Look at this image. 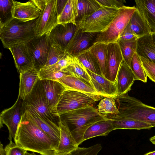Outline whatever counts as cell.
<instances>
[{
  "mask_svg": "<svg viewBox=\"0 0 155 155\" xmlns=\"http://www.w3.org/2000/svg\"><path fill=\"white\" fill-rule=\"evenodd\" d=\"M16 144L41 155H56L58 145L44 132L25 110L14 138Z\"/></svg>",
  "mask_w": 155,
  "mask_h": 155,
  "instance_id": "6da1fadb",
  "label": "cell"
},
{
  "mask_svg": "<svg viewBox=\"0 0 155 155\" xmlns=\"http://www.w3.org/2000/svg\"><path fill=\"white\" fill-rule=\"evenodd\" d=\"M108 118L100 114L93 106L72 110L61 115L60 120L64 121L78 145L83 141L87 130L94 123Z\"/></svg>",
  "mask_w": 155,
  "mask_h": 155,
  "instance_id": "7a4b0ae2",
  "label": "cell"
},
{
  "mask_svg": "<svg viewBox=\"0 0 155 155\" xmlns=\"http://www.w3.org/2000/svg\"><path fill=\"white\" fill-rule=\"evenodd\" d=\"M38 18L25 21L13 18L0 27V39L4 47L8 49L11 46L26 43L37 36L35 25Z\"/></svg>",
  "mask_w": 155,
  "mask_h": 155,
  "instance_id": "3957f363",
  "label": "cell"
},
{
  "mask_svg": "<svg viewBox=\"0 0 155 155\" xmlns=\"http://www.w3.org/2000/svg\"><path fill=\"white\" fill-rule=\"evenodd\" d=\"M119 113L115 115L121 117L140 121L155 127V107L147 105L127 93L119 95L115 99Z\"/></svg>",
  "mask_w": 155,
  "mask_h": 155,
  "instance_id": "277c9868",
  "label": "cell"
},
{
  "mask_svg": "<svg viewBox=\"0 0 155 155\" xmlns=\"http://www.w3.org/2000/svg\"><path fill=\"white\" fill-rule=\"evenodd\" d=\"M136 9L134 6H125L118 8L116 16L107 28L97 34L94 44L102 43L108 45L117 42Z\"/></svg>",
  "mask_w": 155,
  "mask_h": 155,
  "instance_id": "5b68a950",
  "label": "cell"
},
{
  "mask_svg": "<svg viewBox=\"0 0 155 155\" xmlns=\"http://www.w3.org/2000/svg\"><path fill=\"white\" fill-rule=\"evenodd\" d=\"M102 97L100 95L66 89L62 94L53 114L59 118L61 115L69 111L93 106L94 103L100 100Z\"/></svg>",
  "mask_w": 155,
  "mask_h": 155,
  "instance_id": "8992f818",
  "label": "cell"
},
{
  "mask_svg": "<svg viewBox=\"0 0 155 155\" xmlns=\"http://www.w3.org/2000/svg\"><path fill=\"white\" fill-rule=\"evenodd\" d=\"M118 8L101 6L92 14L77 21V28L82 32L98 33L104 30L116 16Z\"/></svg>",
  "mask_w": 155,
  "mask_h": 155,
  "instance_id": "52a82bcc",
  "label": "cell"
},
{
  "mask_svg": "<svg viewBox=\"0 0 155 155\" xmlns=\"http://www.w3.org/2000/svg\"><path fill=\"white\" fill-rule=\"evenodd\" d=\"M23 105L32 108L41 116L59 126V118L55 116L50 111L41 81L40 79L30 94L23 101Z\"/></svg>",
  "mask_w": 155,
  "mask_h": 155,
  "instance_id": "ba28073f",
  "label": "cell"
},
{
  "mask_svg": "<svg viewBox=\"0 0 155 155\" xmlns=\"http://www.w3.org/2000/svg\"><path fill=\"white\" fill-rule=\"evenodd\" d=\"M31 58L33 68L39 71L45 65L52 45L48 33L36 36L25 43Z\"/></svg>",
  "mask_w": 155,
  "mask_h": 155,
  "instance_id": "9c48e42d",
  "label": "cell"
},
{
  "mask_svg": "<svg viewBox=\"0 0 155 155\" xmlns=\"http://www.w3.org/2000/svg\"><path fill=\"white\" fill-rule=\"evenodd\" d=\"M23 114V101L19 97L12 106L4 109L0 114V127L1 128L4 124L7 127L9 142L15 137Z\"/></svg>",
  "mask_w": 155,
  "mask_h": 155,
  "instance_id": "30bf717a",
  "label": "cell"
},
{
  "mask_svg": "<svg viewBox=\"0 0 155 155\" xmlns=\"http://www.w3.org/2000/svg\"><path fill=\"white\" fill-rule=\"evenodd\" d=\"M57 0H49L38 18L35 25L37 36L49 33L58 23Z\"/></svg>",
  "mask_w": 155,
  "mask_h": 155,
  "instance_id": "8fae6325",
  "label": "cell"
},
{
  "mask_svg": "<svg viewBox=\"0 0 155 155\" xmlns=\"http://www.w3.org/2000/svg\"><path fill=\"white\" fill-rule=\"evenodd\" d=\"M97 33L82 32L77 29L70 42L65 49V52L73 56L92 46L95 42Z\"/></svg>",
  "mask_w": 155,
  "mask_h": 155,
  "instance_id": "7c38bea8",
  "label": "cell"
},
{
  "mask_svg": "<svg viewBox=\"0 0 155 155\" xmlns=\"http://www.w3.org/2000/svg\"><path fill=\"white\" fill-rule=\"evenodd\" d=\"M108 53L107 69L104 77L115 82L120 65L123 60L122 54L117 42L108 44Z\"/></svg>",
  "mask_w": 155,
  "mask_h": 155,
  "instance_id": "4fadbf2b",
  "label": "cell"
},
{
  "mask_svg": "<svg viewBox=\"0 0 155 155\" xmlns=\"http://www.w3.org/2000/svg\"><path fill=\"white\" fill-rule=\"evenodd\" d=\"M86 71L90 78L91 86L100 96L111 97L115 99L118 97L119 95L116 81L113 82L104 76L92 72L86 68Z\"/></svg>",
  "mask_w": 155,
  "mask_h": 155,
  "instance_id": "5bb4252c",
  "label": "cell"
},
{
  "mask_svg": "<svg viewBox=\"0 0 155 155\" xmlns=\"http://www.w3.org/2000/svg\"><path fill=\"white\" fill-rule=\"evenodd\" d=\"M77 26L71 23L58 24L49 33L52 44L59 45L65 49L77 29Z\"/></svg>",
  "mask_w": 155,
  "mask_h": 155,
  "instance_id": "9a60e30c",
  "label": "cell"
},
{
  "mask_svg": "<svg viewBox=\"0 0 155 155\" xmlns=\"http://www.w3.org/2000/svg\"><path fill=\"white\" fill-rule=\"evenodd\" d=\"M25 110L28 111L31 117L40 128L58 145L60 137L59 126L41 116L32 108L23 105V113Z\"/></svg>",
  "mask_w": 155,
  "mask_h": 155,
  "instance_id": "2e32d148",
  "label": "cell"
},
{
  "mask_svg": "<svg viewBox=\"0 0 155 155\" xmlns=\"http://www.w3.org/2000/svg\"><path fill=\"white\" fill-rule=\"evenodd\" d=\"M41 81L49 109L53 114L61 96L66 89L57 81L49 80Z\"/></svg>",
  "mask_w": 155,
  "mask_h": 155,
  "instance_id": "e0dca14e",
  "label": "cell"
},
{
  "mask_svg": "<svg viewBox=\"0 0 155 155\" xmlns=\"http://www.w3.org/2000/svg\"><path fill=\"white\" fill-rule=\"evenodd\" d=\"M8 49L12 55L15 67L19 74L30 68H33L32 59L25 43L13 45Z\"/></svg>",
  "mask_w": 155,
  "mask_h": 155,
  "instance_id": "ac0fdd59",
  "label": "cell"
},
{
  "mask_svg": "<svg viewBox=\"0 0 155 155\" xmlns=\"http://www.w3.org/2000/svg\"><path fill=\"white\" fill-rule=\"evenodd\" d=\"M12 15L13 18L25 21L37 18L41 13L31 0L24 3L13 1Z\"/></svg>",
  "mask_w": 155,
  "mask_h": 155,
  "instance_id": "d6986e66",
  "label": "cell"
},
{
  "mask_svg": "<svg viewBox=\"0 0 155 155\" xmlns=\"http://www.w3.org/2000/svg\"><path fill=\"white\" fill-rule=\"evenodd\" d=\"M60 137L58 147L55 149L56 155H65L73 151L78 145L65 122L60 120Z\"/></svg>",
  "mask_w": 155,
  "mask_h": 155,
  "instance_id": "ffe728a7",
  "label": "cell"
},
{
  "mask_svg": "<svg viewBox=\"0 0 155 155\" xmlns=\"http://www.w3.org/2000/svg\"><path fill=\"white\" fill-rule=\"evenodd\" d=\"M19 75L18 97L24 101L31 92L40 79L39 71L34 68H31L21 72Z\"/></svg>",
  "mask_w": 155,
  "mask_h": 155,
  "instance_id": "44dd1931",
  "label": "cell"
},
{
  "mask_svg": "<svg viewBox=\"0 0 155 155\" xmlns=\"http://www.w3.org/2000/svg\"><path fill=\"white\" fill-rule=\"evenodd\" d=\"M135 80V76L131 69L123 60L116 80L118 95L124 94L130 91Z\"/></svg>",
  "mask_w": 155,
  "mask_h": 155,
  "instance_id": "7402d4cb",
  "label": "cell"
},
{
  "mask_svg": "<svg viewBox=\"0 0 155 155\" xmlns=\"http://www.w3.org/2000/svg\"><path fill=\"white\" fill-rule=\"evenodd\" d=\"M57 81L62 84L66 89L100 96L89 83L71 74L66 75Z\"/></svg>",
  "mask_w": 155,
  "mask_h": 155,
  "instance_id": "603a6c76",
  "label": "cell"
},
{
  "mask_svg": "<svg viewBox=\"0 0 155 155\" xmlns=\"http://www.w3.org/2000/svg\"><path fill=\"white\" fill-rule=\"evenodd\" d=\"M135 8L149 27L155 32V0H136Z\"/></svg>",
  "mask_w": 155,
  "mask_h": 155,
  "instance_id": "cb8c5ba5",
  "label": "cell"
},
{
  "mask_svg": "<svg viewBox=\"0 0 155 155\" xmlns=\"http://www.w3.org/2000/svg\"><path fill=\"white\" fill-rule=\"evenodd\" d=\"M107 117L111 120L114 130L150 129L153 127L151 125L144 122L123 118L115 115H110Z\"/></svg>",
  "mask_w": 155,
  "mask_h": 155,
  "instance_id": "d4e9b609",
  "label": "cell"
},
{
  "mask_svg": "<svg viewBox=\"0 0 155 155\" xmlns=\"http://www.w3.org/2000/svg\"><path fill=\"white\" fill-rule=\"evenodd\" d=\"M111 120L109 119L97 121L91 126L86 130L83 137L84 141L99 136H106L114 130Z\"/></svg>",
  "mask_w": 155,
  "mask_h": 155,
  "instance_id": "484cf974",
  "label": "cell"
},
{
  "mask_svg": "<svg viewBox=\"0 0 155 155\" xmlns=\"http://www.w3.org/2000/svg\"><path fill=\"white\" fill-rule=\"evenodd\" d=\"M136 53L140 57L155 63V45L151 33L137 39Z\"/></svg>",
  "mask_w": 155,
  "mask_h": 155,
  "instance_id": "4316f807",
  "label": "cell"
},
{
  "mask_svg": "<svg viewBox=\"0 0 155 155\" xmlns=\"http://www.w3.org/2000/svg\"><path fill=\"white\" fill-rule=\"evenodd\" d=\"M78 0H68L60 14L58 16V24L71 23L77 25Z\"/></svg>",
  "mask_w": 155,
  "mask_h": 155,
  "instance_id": "83f0119b",
  "label": "cell"
},
{
  "mask_svg": "<svg viewBox=\"0 0 155 155\" xmlns=\"http://www.w3.org/2000/svg\"><path fill=\"white\" fill-rule=\"evenodd\" d=\"M108 46L107 44L100 43L93 44L87 49L97 60L100 66L101 75L103 76L105 74L107 69L108 57Z\"/></svg>",
  "mask_w": 155,
  "mask_h": 155,
  "instance_id": "f1b7e54d",
  "label": "cell"
},
{
  "mask_svg": "<svg viewBox=\"0 0 155 155\" xmlns=\"http://www.w3.org/2000/svg\"><path fill=\"white\" fill-rule=\"evenodd\" d=\"M129 24L138 38L151 33L148 25L137 9L133 14Z\"/></svg>",
  "mask_w": 155,
  "mask_h": 155,
  "instance_id": "f546056e",
  "label": "cell"
},
{
  "mask_svg": "<svg viewBox=\"0 0 155 155\" xmlns=\"http://www.w3.org/2000/svg\"><path fill=\"white\" fill-rule=\"evenodd\" d=\"M71 56V64L65 70V72L85 80L91 85L90 78L86 72L85 67L77 56Z\"/></svg>",
  "mask_w": 155,
  "mask_h": 155,
  "instance_id": "4dcf8cb0",
  "label": "cell"
},
{
  "mask_svg": "<svg viewBox=\"0 0 155 155\" xmlns=\"http://www.w3.org/2000/svg\"><path fill=\"white\" fill-rule=\"evenodd\" d=\"M137 40L133 39L123 41L118 39L117 41L122 54L123 61L130 68L132 58L136 52Z\"/></svg>",
  "mask_w": 155,
  "mask_h": 155,
  "instance_id": "1f68e13d",
  "label": "cell"
},
{
  "mask_svg": "<svg viewBox=\"0 0 155 155\" xmlns=\"http://www.w3.org/2000/svg\"><path fill=\"white\" fill-rule=\"evenodd\" d=\"M76 56L87 69L95 74L102 75L97 60L89 51L87 50L84 51Z\"/></svg>",
  "mask_w": 155,
  "mask_h": 155,
  "instance_id": "d6a6232c",
  "label": "cell"
},
{
  "mask_svg": "<svg viewBox=\"0 0 155 155\" xmlns=\"http://www.w3.org/2000/svg\"><path fill=\"white\" fill-rule=\"evenodd\" d=\"M101 6L96 0H78L76 22L84 16L92 14Z\"/></svg>",
  "mask_w": 155,
  "mask_h": 155,
  "instance_id": "836d02e7",
  "label": "cell"
},
{
  "mask_svg": "<svg viewBox=\"0 0 155 155\" xmlns=\"http://www.w3.org/2000/svg\"><path fill=\"white\" fill-rule=\"evenodd\" d=\"M97 109L100 114L106 117L119 113L115 100L111 97H105L101 99Z\"/></svg>",
  "mask_w": 155,
  "mask_h": 155,
  "instance_id": "e575fe53",
  "label": "cell"
},
{
  "mask_svg": "<svg viewBox=\"0 0 155 155\" xmlns=\"http://www.w3.org/2000/svg\"><path fill=\"white\" fill-rule=\"evenodd\" d=\"M130 68L134 75L136 80L144 83L147 82V76L143 68L140 56L135 53L131 61Z\"/></svg>",
  "mask_w": 155,
  "mask_h": 155,
  "instance_id": "d590c367",
  "label": "cell"
},
{
  "mask_svg": "<svg viewBox=\"0 0 155 155\" xmlns=\"http://www.w3.org/2000/svg\"><path fill=\"white\" fill-rule=\"evenodd\" d=\"M13 0H0V27L13 18L12 9Z\"/></svg>",
  "mask_w": 155,
  "mask_h": 155,
  "instance_id": "8d00e7d4",
  "label": "cell"
},
{
  "mask_svg": "<svg viewBox=\"0 0 155 155\" xmlns=\"http://www.w3.org/2000/svg\"><path fill=\"white\" fill-rule=\"evenodd\" d=\"M66 54L65 49L58 45L52 44L48 53L47 62L43 67L49 66L56 63Z\"/></svg>",
  "mask_w": 155,
  "mask_h": 155,
  "instance_id": "74e56055",
  "label": "cell"
},
{
  "mask_svg": "<svg viewBox=\"0 0 155 155\" xmlns=\"http://www.w3.org/2000/svg\"><path fill=\"white\" fill-rule=\"evenodd\" d=\"M71 62V56L66 53L65 55L58 62L52 65L43 67L39 72L47 73L60 71L65 72V70L69 65Z\"/></svg>",
  "mask_w": 155,
  "mask_h": 155,
  "instance_id": "f35d334b",
  "label": "cell"
},
{
  "mask_svg": "<svg viewBox=\"0 0 155 155\" xmlns=\"http://www.w3.org/2000/svg\"><path fill=\"white\" fill-rule=\"evenodd\" d=\"M101 149V144L97 143L88 147H78L65 155H97Z\"/></svg>",
  "mask_w": 155,
  "mask_h": 155,
  "instance_id": "ab89813d",
  "label": "cell"
},
{
  "mask_svg": "<svg viewBox=\"0 0 155 155\" xmlns=\"http://www.w3.org/2000/svg\"><path fill=\"white\" fill-rule=\"evenodd\" d=\"M146 74L152 81L155 82V63L140 57Z\"/></svg>",
  "mask_w": 155,
  "mask_h": 155,
  "instance_id": "60d3db41",
  "label": "cell"
},
{
  "mask_svg": "<svg viewBox=\"0 0 155 155\" xmlns=\"http://www.w3.org/2000/svg\"><path fill=\"white\" fill-rule=\"evenodd\" d=\"M5 149V155H25L27 152L26 150L16 144L12 141L9 142Z\"/></svg>",
  "mask_w": 155,
  "mask_h": 155,
  "instance_id": "b9f144b4",
  "label": "cell"
},
{
  "mask_svg": "<svg viewBox=\"0 0 155 155\" xmlns=\"http://www.w3.org/2000/svg\"><path fill=\"white\" fill-rule=\"evenodd\" d=\"M69 74L68 73L61 71L47 73L39 72V77L41 80H49L55 81H58L66 75Z\"/></svg>",
  "mask_w": 155,
  "mask_h": 155,
  "instance_id": "7bdbcfd3",
  "label": "cell"
},
{
  "mask_svg": "<svg viewBox=\"0 0 155 155\" xmlns=\"http://www.w3.org/2000/svg\"><path fill=\"white\" fill-rule=\"evenodd\" d=\"M101 6L119 8L125 6L124 3L126 2L123 0H96Z\"/></svg>",
  "mask_w": 155,
  "mask_h": 155,
  "instance_id": "ee69618b",
  "label": "cell"
},
{
  "mask_svg": "<svg viewBox=\"0 0 155 155\" xmlns=\"http://www.w3.org/2000/svg\"><path fill=\"white\" fill-rule=\"evenodd\" d=\"M138 38L134 34L128 24L121 34L119 39L127 41L133 39H138Z\"/></svg>",
  "mask_w": 155,
  "mask_h": 155,
  "instance_id": "f6af8a7d",
  "label": "cell"
},
{
  "mask_svg": "<svg viewBox=\"0 0 155 155\" xmlns=\"http://www.w3.org/2000/svg\"><path fill=\"white\" fill-rule=\"evenodd\" d=\"M49 0H31L37 8L42 12L45 8Z\"/></svg>",
  "mask_w": 155,
  "mask_h": 155,
  "instance_id": "bcb514c9",
  "label": "cell"
},
{
  "mask_svg": "<svg viewBox=\"0 0 155 155\" xmlns=\"http://www.w3.org/2000/svg\"><path fill=\"white\" fill-rule=\"evenodd\" d=\"M68 0H57V9L58 16L64 7Z\"/></svg>",
  "mask_w": 155,
  "mask_h": 155,
  "instance_id": "7dc6e473",
  "label": "cell"
},
{
  "mask_svg": "<svg viewBox=\"0 0 155 155\" xmlns=\"http://www.w3.org/2000/svg\"><path fill=\"white\" fill-rule=\"evenodd\" d=\"M6 153L5 149L4 148L3 145L0 142V155H5Z\"/></svg>",
  "mask_w": 155,
  "mask_h": 155,
  "instance_id": "c3c4849f",
  "label": "cell"
},
{
  "mask_svg": "<svg viewBox=\"0 0 155 155\" xmlns=\"http://www.w3.org/2000/svg\"><path fill=\"white\" fill-rule=\"evenodd\" d=\"M151 35L153 42L155 45V32L151 33Z\"/></svg>",
  "mask_w": 155,
  "mask_h": 155,
  "instance_id": "681fc988",
  "label": "cell"
},
{
  "mask_svg": "<svg viewBox=\"0 0 155 155\" xmlns=\"http://www.w3.org/2000/svg\"><path fill=\"white\" fill-rule=\"evenodd\" d=\"M150 140L153 144L155 145V135L151 137L150 139Z\"/></svg>",
  "mask_w": 155,
  "mask_h": 155,
  "instance_id": "f907efd6",
  "label": "cell"
},
{
  "mask_svg": "<svg viewBox=\"0 0 155 155\" xmlns=\"http://www.w3.org/2000/svg\"><path fill=\"white\" fill-rule=\"evenodd\" d=\"M144 155H155V150L147 153Z\"/></svg>",
  "mask_w": 155,
  "mask_h": 155,
  "instance_id": "816d5d0a",
  "label": "cell"
},
{
  "mask_svg": "<svg viewBox=\"0 0 155 155\" xmlns=\"http://www.w3.org/2000/svg\"><path fill=\"white\" fill-rule=\"evenodd\" d=\"M25 155H38L36 154L34 152H33L32 153H29L27 152L26 153Z\"/></svg>",
  "mask_w": 155,
  "mask_h": 155,
  "instance_id": "f5cc1de1",
  "label": "cell"
}]
</instances>
